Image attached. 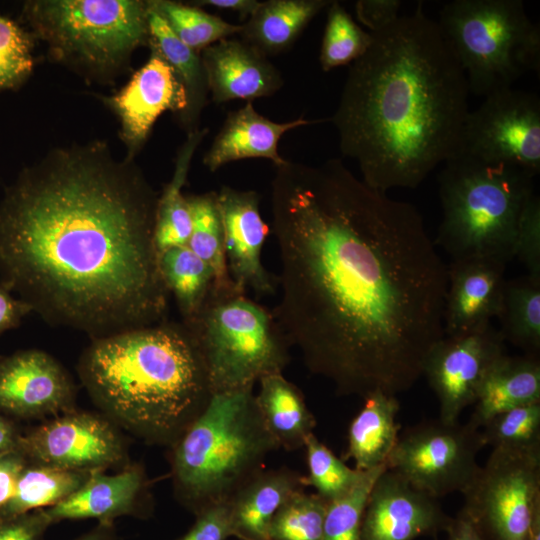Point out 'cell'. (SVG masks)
Returning <instances> with one entry per match:
<instances>
[{
  "label": "cell",
  "mask_w": 540,
  "mask_h": 540,
  "mask_svg": "<svg viewBox=\"0 0 540 540\" xmlns=\"http://www.w3.org/2000/svg\"><path fill=\"white\" fill-rule=\"evenodd\" d=\"M115 528L113 522H99L91 531L74 540H115Z\"/></svg>",
  "instance_id": "obj_50"
},
{
  "label": "cell",
  "mask_w": 540,
  "mask_h": 540,
  "mask_svg": "<svg viewBox=\"0 0 540 540\" xmlns=\"http://www.w3.org/2000/svg\"><path fill=\"white\" fill-rule=\"evenodd\" d=\"M271 212L281 265L272 312L308 370L340 396L408 391L444 337L447 289L417 208L331 158L275 166Z\"/></svg>",
  "instance_id": "obj_1"
},
{
  "label": "cell",
  "mask_w": 540,
  "mask_h": 540,
  "mask_svg": "<svg viewBox=\"0 0 540 540\" xmlns=\"http://www.w3.org/2000/svg\"><path fill=\"white\" fill-rule=\"evenodd\" d=\"M91 473L28 462L19 475L14 495L0 509V516L52 507L77 491Z\"/></svg>",
  "instance_id": "obj_31"
},
{
  "label": "cell",
  "mask_w": 540,
  "mask_h": 540,
  "mask_svg": "<svg viewBox=\"0 0 540 540\" xmlns=\"http://www.w3.org/2000/svg\"><path fill=\"white\" fill-rule=\"evenodd\" d=\"M149 47L148 61L107 99L120 120L121 135L131 158L142 148L162 113L179 115L187 106L186 90L175 71L154 47Z\"/></svg>",
  "instance_id": "obj_16"
},
{
  "label": "cell",
  "mask_w": 540,
  "mask_h": 540,
  "mask_svg": "<svg viewBox=\"0 0 540 540\" xmlns=\"http://www.w3.org/2000/svg\"><path fill=\"white\" fill-rule=\"evenodd\" d=\"M371 43L372 34L360 27L339 1H331L319 54L322 70L352 64Z\"/></svg>",
  "instance_id": "obj_35"
},
{
  "label": "cell",
  "mask_w": 540,
  "mask_h": 540,
  "mask_svg": "<svg viewBox=\"0 0 540 540\" xmlns=\"http://www.w3.org/2000/svg\"><path fill=\"white\" fill-rule=\"evenodd\" d=\"M79 374L112 418L147 441L169 447L213 395L183 323L165 321L94 338L80 359Z\"/></svg>",
  "instance_id": "obj_4"
},
{
  "label": "cell",
  "mask_w": 540,
  "mask_h": 540,
  "mask_svg": "<svg viewBox=\"0 0 540 540\" xmlns=\"http://www.w3.org/2000/svg\"><path fill=\"white\" fill-rule=\"evenodd\" d=\"M27 458L18 449L0 455V509L12 498Z\"/></svg>",
  "instance_id": "obj_45"
},
{
  "label": "cell",
  "mask_w": 540,
  "mask_h": 540,
  "mask_svg": "<svg viewBox=\"0 0 540 540\" xmlns=\"http://www.w3.org/2000/svg\"><path fill=\"white\" fill-rule=\"evenodd\" d=\"M234 536L229 503L208 507L198 514L192 527L177 540H226Z\"/></svg>",
  "instance_id": "obj_42"
},
{
  "label": "cell",
  "mask_w": 540,
  "mask_h": 540,
  "mask_svg": "<svg viewBox=\"0 0 540 540\" xmlns=\"http://www.w3.org/2000/svg\"><path fill=\"white\" fill-rule=\"evenodd\" d=\"M304 448L308 467L305 485L313 487L327 502L348 494L368 472L348 467L314 433L308 436Z\"/></svg>",
  "instance_id": "obj_36"
},
{
  "label": "cell",
  "mask_w": 540,
  "mask_h": 540,
  "mask_svg": "<svg viewBox=\"0 0 540 540\" xmlns=\"http://www.w3.org/2000/svg\"><path fill=\"white\" fill-rule=\"evenodd\" d=\"M152 8L164 19L177 38L200 53L225 38L239 35L241 24H232L200 7L170 0H150Z\"/></svg>",
  "instance_id": "obj_34"
},
{
  "label": "cell",
  "mask_w": 540,
  "mask_h": 540,
  "mask_svg": "<svg viewBox=\"0 0 540 540\" xmlns=\"http://www.w3.org/2000/svg\"><path fill=\"white\" fill-rule=\"evenodd\" d=\"M447 540H482L469 518L460 510L447 529Z\"/></svg>",
  "instance_id": "obj_48"
},
{
  "label": "cell",
  "mask_w": 540,
  "mask_h": 540,
  "mask_svg": "<svg viewBox=\"0 0 540 540\" xmlns=\"http://www.w3.org/2000/svg\"><path fill=\"white\" fill-rule=\"evenodd\" d=\"M176 497L195 515L228 503L280 449L253 388L213 393L204 411L171 446Z\"/></svg>",
  "instance_id": "obj_5"
},
{
  "label": "cell",
  "mask_w": 540,
  "mask_h": 540,
  "mask_svg": "<svg viewBox=\"0 0 540 540\" xmlns=\"http://www.w3.org/2000/svg\"><path fill=\"white\" fill-rule=\"evenodd\" d=\"M515 257L528 275L540 278V198L535 192L525 202L517 222Z\"/></svg>",
  "instance_id": "obj_41"
},
{
  "label": "cell",
  "mask_w": 540,
  "mask_h": 540,
  "mask_svg": "<svg viewBox=\"0 0 540 540\" xmlns=\"http://www.w3.org/2000/svg\"><path fill=\"white\" fill-rule=\"evenodd\" d=\"M149 10L141 0H33L22 15L54 59L109 79L149 45Z\"/></svg>",
  "instance_id": "obj_8"
},
{
  "label": "cell",
  "mask_w": 540,
  "mask_h": 540,
  "mask_svg": "<svg viewBox=\"0 0 540 540\" xmlns=\"http://www.w3.org/2000/svg\"><path fill=\"white\" fill-rule=\"evenodd\" d=\"M386 468L369 470L348 494L327 503L322 540H360L361 520L369 492Z\"/></svg>",
  "instance_id": "obj_39"
},
{
  "label": "cell",
  "mask_w": 540,
  "mask_h": 540,
  "mask_svg": "<svg viewBox=\"0 0 540 540\" xmlns=\"http://www.w3.org/2000/svg\"><path fill=\"white\" fill-rule=\"evenodd\" d=\"M162 280L176 299L183 323L201 310L214 284L211 268L187 245L173 246L158 253Z\"/></svg>",
  "instance_id": "obj_32"
},
{
  "label": "cell",
  "mask_w": 540,
  "mask_h": 540,
  "mask_svg": "<svg viewBox=\"0 0 540 540\" xmlns=\"http://www.w3.org/2000/svg\"><path fill=\"white\" fill-rule=\"evenodd\" d=\"M331 0H267L243 23L240 38L266 56L279 54Z\"/></svg>",
  "instance_id": "obj_27"
},
{
  "label": "cell",
  "mask_w": 540,
  "mask_h": 540,
  "mask_svg": "<svg viewBox=\"0 0 540 540\" xmlns=\"http://www.w3.org/2000/svg\"><path fill=\"white\" fill-rule=\"evenodd\" d=\"M457 155L540 172V98L505 89L484 97L464 121ZM456 155V156H457Z\"/></svg>",
  "instance_id": "obj_12"
},
{
  "label": "cell",
  "mask_w": 540,
  "mask_h": 540,
  "mask_svg": "<svg viewBox=\"0 0 540 540\" xmlns=\"http://www.w3.org/2000/svg\"><path fill=\"white\" fill-rule=\"evenodd\" d=\"M540 402L539 357L500 356L485 374L469 422L481 429L507 410Z\"/></svg>",
  "instance_id": "obj_24"
},
{
  "label": "cell",
  "mask_w": 540,
  "mask_h": 540,
  "mask_svg": "<svg viewBox=\"0 0 540 540\" xmlns=\"http://www.w3.org/2000/svg\"><path fill=\"white\" fill-rule=\"evenodd\" d=\"M32 310L31 306L21 299L15 298L0 283V334L16 327L24 316Z\"/></svg>",
  "instance_id": "obj_46"
},
{
  "label": "cell",
  "mask_w": 540,
  "mask_h": 540,
  "mask_svg": "<svg viewBox=\"0 0 540 540\" xmlns=\"http://www.w3.org/2000/svg\"><path fill=\"white\" fill-rule=\"evenodd\" d=\"M200 353L213 393L253 388L290 361L287 337L272 311L235 284H213L199 313L183 323Z\"/></svg>",
  "instance_id": "obj_7"
},
{
  "label": "cell",
  "mask_w": 540,
  "mask_h": 540,
  "mask_svg": "<svg viewBox=\"0 0 540 540\" xmlns=\"http://www.w3.org/2000/svg\"><path fill=\"white\" fill-rule=\"evenodd\" d=\"M507 264L491 258L451 260L444 300L445 336L479 331L497 317Z\"/></svg>",
  "instance_id": "obj_19"
},
{
  "label": "cell",
  "mask_w": 540,
  "mask_h": 540,
  "mask_svg": "<svg viewBox=\"0 0 540 540\" xmlns=\"http://www.w3.org/2000/svg\"><path fill=\"white\" fill-rule=\"evenodd\" d=\"M485 446L525 450L540 447V402L492 417L481 429Z\"/></svg>",
  "instance_id": "obj_38"
},
{
  "label": "cell",
  "mask_w": 540,
  "mask_h": 540,
  "mask_svg": "<svg viewBox=\"0 0 540 540\" xmlns=\"http://www.w3.org/2000/svg\"><path fill=\"white\" fill-rule=\"evenodd\" d=\"M211 99L216 104L269 97L284 85L268 56L241 38L222 39L200 52Z\"/></svg>",
  "instance_id": "obj_20"
},
{
  "label": "cell",
  "mask_w": 540,
  "mask_h": 540,
  "mask_svg": "<svg viewBox=\"0 0 540 540\" xmlns=\"http://www.w3.org/2000/svg\"><path fill=\"white\" fill-rule=\"evenodd\" d=\"M451 520L437 498L386 468L369 492L360 540H414L446 530Z\"/></svg>",
  "instance_id": "obj_15"
},
{
  "label": "cell",
  "mask_w": 540,
  "mask_h": 540,
  "mask_svg": "<svg viewBox=\"0 0 540 540\" xmlns=\"http://www.w3.org/2000/svg\"><path fill=\"white\" fill-rule=\"evenodd\" d=\"M52 523L45 509L15 516H0V540H43Z\"/></svg>",
  "instance_id": "obj_43"
},
{
  "label": "cell",
  "mask_w": 540,
  "mask_h": 540,
  "mask_svg": "<svg viewBox=\"0 0 540 540\" xmlns=\"http://www.w3.org/2000/svg\"><path fill=\"white\" fill-rule=\"evenodd\" d=\"M191 214L189 249L212 270L218 286L233 284L225 252V237L216 191L186 196Z\"/></svg>",
  "instance_id": "obj_33"
},
{
  "label": "cell",
  "mask_w": 540,
  "mask_h": 540,
  "mask_svg": "<svg viewBox=\"0 0 540 540\" xmlns=\"http://www.w3.org/2000/svg\"><path fill=\"white\" fill-rule=\"evenodd\" d=\"M208 132V128H199L187 134L177 152L172 178L158 197L154 225V241L158 253L169 247L187 245L191 233V214L182 189L195 151Z\"/></svg>",
  "instance_id": "obj_29"
},
{
  "label": "cell",
  "mask_w": 540,
  "mask_h": 540,
  "mask_svg": "<svg viewBox=\"0 0 540 540\" xmlns=\"http://www.w3.org/2000/svg\"><path fill=\"white\" fill-rule=\"evenodd\" d=\"M194 6H208L218 10L233 11L239 14L241 20H247L259 7L258 0H197L192 2Z\"/></svg>",
  "instance_id": "obj_47"
},
{
  "label": "cell",
  "mask_w": 540,
  "mask_h": 540,
  "mask_svg": "<svg viewBox=\"0 0 540 540\" xmlns=\"http://www.w3.org/2000/svg\"><path fill=\"white\" fill-rule=\"evenodd\" d=\"M327 503L316 493L296 492L274 515L269 540H322Z\"/></svg>",
  "instance_id": "obj_37"
},
{
  "label": "cell",
  "mask_w": 540,
  "mask_h": 540,
  "mask_svg": "<svg viewBox=\"0 0 540 540\" xmlns=\"http://www.w3.org/2000/svg\"><path fill=\"white\" fill-rule=\"evenodd\" d=\"M74 386L64 368L41 350L0 358V410L40 417L71 410Z\"/></svg>",
  "instance_id": "obj_17"
},
{
  "label": "cell",
  "mask_w": 540,
  "mask_h": 540,
  "mask_svg": "<svg viewBox=\"0 0 540 540\" xmlns=\"http://www.w3.org/2000/svg\"><path fill=\"white\" fill-rule=\"evenodd\" d=\"M264 422L280 448L294 451L304 447L313 434L316 419L308 408L301 390L282 373L259 379L255 395Z\"/></svg>",
  "instance_id": "obj_26"
},
{
  "label": "cell",
  "mask_w": 540,
  "mask_h": 540,
  "mask_svg": "<svg viewBox=\"0 0 540 540\" xmlns=\"http://www.w3.org/2000/svg\"><path fill=\"white\" fill-rule=\"evenodd\" d=\"M305 487L304 475L285 466L258 473L228 502L234 537L269 540V527L276 512Z\"/></svg>",
  "instance_id": "obj_23"
},
{
  "label": "cell",
  "mask_w": 540,
  "mask_h": 540,
  "mask_svg": "<svg viewBox=\"0 0 540 540\" xmlns=\"http://www.w3.org/2000/svg\"><path fill=\"white\" fill-rule=\"evenodd\" d=\"M144 483V473L138 466L114 475L94 471L77 491L45 511L53 523L88 518L113 522L116 517L139 512Z\"/></svg>",
  "instance_id": "obj_22"
},
{
  "label": "cell",
  "mask_w": 540,
  "mask_h": 540,
  "mask_svg": "<svg viewBox=\"0 0 540 540\" xmlns=\"http://www.w3.org/2000/svg\"><path fill=\"white\" fill-rule=\"evenodd\" d=\"M217 195L233 283L244 293L252 290L260 296L273 294L275 284L261 259L268 227L260 214L258 193L222 186Z\"/></svg>",
  "instance_id": "obj_18"
},
{
  "label": "cell",
  "mask_w": 540,
  "mask_h": 540,
  "mask_svg": "<svg viewBox=\"0 0 540 540\" xmlns=\"http://www.w3.org/2000/svg\"><path fill=\"white\" fill-rule=\"evenodd\" d=\"M371 34L329 121L364 183L385 193L414 189L458 154L470 111L466 75L422 2Z\"/></svg>",
  "instance_id": "obj_3"
},
{
  "label": "cell",
  "mask_w": 540,
  "mask_h": 540,
  "mask_svg": "<svg viewBox=\"0 0 540 540\" xmlns=\"http://www.w3.org/2000/svg\"><path fill=\"white\" fill-rule=\"evenodd\" d=\"M484 447L481 430L469 421L447 423L438 418L400 433L386 466L439 499L464 491L480 467L477 455Z\"/></svg>",
  "instance_id": "obj_11"
},
{
  "label": "cell",
  "mask_w": 540,
  "mask_h": 540,
  "mask_svg": "<svg viewBox=\"0 0 540 540\" xmlns=\"http://www.w3.org/2000/svg\"><path fill=\"white\" fill-rule=\"evenodd\" d=\"M324 121L329 119L299 117L275 122L261 115L253 102L247 101L241 108L227 114L203 157V164L210 172H216L227 163L250 158L267 159L274 166H279L287 161L278 151L281 137L292 129Z\"/></svg>",
  "instance_id": "obj_21"
},
{
  "label": "cell",
  "mask_w": 540,
  "mask_h": 540,
  "mask_svg": "<svg viewBox=\"0 0 540 540\" xmlns=\"http://www.w3.org/2000/svg\"><path fill=\"white\" fill-rule=\"evenodd\" d=\"M399 409L396 395L376 391L366 396L349 425L343 459H352L359 471L386 466L400 434Z\"/></svg>",
  "instance_id": "obj_25"
},
{
  "label": "cell",
  "mask_w": 540,
  "mask_h": 540,
  "mask_svg": "<svg viewBox=\"0 0 540 540\" xmlns=\"http://www.w3.org/2000/svg\"><path fill=\"white\" fill-rule=\"evenodd\" d=\"M19 439L14 425L0 416V455L18 449Z\"/></svg>",
  "instance_id": "obj_49"
},
{
  "label": "cell",
  "mask_w": 540,
  "mask_h": 540,
  "mask_svg": "<svg viewBox=\"0 0 540 540\" xmlns=\"http://www.w3.org/2000/svg\"><path fill=\"white\" fill-rule=\"evenodd\" d=\"M18 450L32 463L73 471H103L124 457L123 441L106 419L68 410L20 436Z\"/></svg>",
  "instance_id": "obj_13"
},
{
  "label": "cell",
  "mask_w": 540,
  "mask_h": 540,
  "mask_svg": "<svg viewBox=\"0 0 540 540\" xmlns=\"http://www.w3.org/2000/svg\"><path fill=\"white\" fill-rule=\"evenodd\" d=\"M401 6L400 0H358L354 4L357 20L370 33L379 32L393 24L400 17Z\"/></svg>",
  "instance_id": "obj_44"
},
{
  "label": "cell",
  "mask_w": 540,
  "mask_h": 540,
  "mask_svg": "<svg viewBox=\"0 0 540 540\" xmlns=\"http://www.w3.org/2000/svg\"><path fill=\"white\" fill-rule=\"evenodd\" d=\"M31 35L0 15V90L22 84L33 69Z\"/></svg>",
  "instance_id": "obj_40"
},
{
  "label": "cell",
  "mask_w": 540,
  "mask_h": 540,
  "mask_svg": "<svg viewBox=\"0 0 540 540\" xmlns=\"http://www.w3.org/2000/svg\"><path fill=\"white\" fill-rule=\"evenodd\" d=\"M158 197L133 158L104 142L51 150L0 202V283L94 338L165 322Z\"/></svg>",
  "instance_id": "obj_2"
},
{
  "label": "cell",
  "mask_w": 540,
  "mask_h": 540,
  "mask_svg": "<svg viewBox=\"0 0 540 540\" xmlns=\"http://www.w3.org/2000/svg\"><path fill=\"white\" fill-rule=\"evenodd\" d=\"M468 83L486 97L540 68V28L522 0H453L436 20Z\"/></svg>",
  "instance_id": "obj_9"
},
{
  "label": "cell",
  "mask_w": 540,
  "mask_h": 540,
  "mask_svg": "<svg viewBox=\"0 0 540 540\" xmlns=\"http://www.w3.org/2000/svg\"><path fill=\"white\" fill-rule=\"evenodd\" d=\"M497 317L504 341L522 349L525 355L539 357L540 278L527 274L506 279Z\"/></svg>",
  "instance_id": "obj_30"
},
{
  "label": "cell",
  "mask_w": 540,
  "mask_h": 540,
  "mask_svg": "<svg viewBox=\"0 0 540 540\" xmlns=\"http://www.w3.org/2000/svg\"><path fill=\"white\" fill-rule=\"evenodd\" d=\"M505 341L491 324L472 333L445 336L428 353L425 376L439 403V419L455 423L474 404L491 365L505 354Z\"/></svg>",
  "instance_id": "obj_14"
},
{
  "label": "cell",
  "mask_w": 540,
  "mask_h": 540,
  "mask_svg": "<svg viewBox=\"0 0 540 540\" xmlns=\"http://www.w3.org/2000/svg\"><path fill=\"white\" fill-rule=\"evenodd\" d=\"M438 175L443 217L434 241L452 260L514 258L517 222L534 193L532 174L503 163L457 155Z\"/></svg>",
  "instance_id": "obj_6"
},
{
  "label": "cell",
  "mask_w": 540,
  "mask_h": 540,
  "mask_svg": "<svg viewBox=\"0 0 540 540\" xmlns=\"http://www.w3.org/2000/svg\"><path fill=\"white\" fill-rule=\"evenodd\" d=\"M461 494L482 540H527L540 503V447L492 449Z\"/></svg>",
  "instance_id": "obj_10"
},
{
  "label": "cell",
  "mask_w": 540,
  "mask_h": 540,
  "mask_svg": "<svg viewBox=\"0 0 540 540\" xmlns=\"http://www.w3.org/2000/svg\"><path fill=\"white\" fill-rule=\"evenodd\" d=\"M149 46L154 47L175 71L187 95V106L179 120L187 134L199 129L202 111L208 103V84L200 53L181 42L164 19L149 10Z\"/></svg>",
  "instance_id": "obj_28"
}]
</instances>
